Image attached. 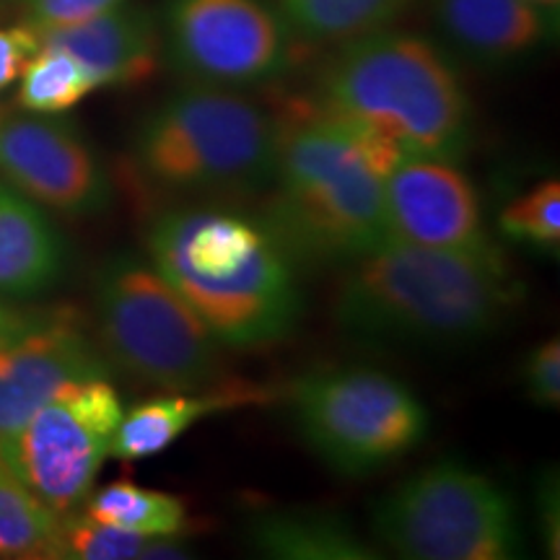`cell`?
<instances>
[{
    "label": "cell",
    "instance_id": "cell-1",
    "mask_svg": "<svg viewBox=\"0 0 560 560\" xmlns=\"http://www.w3.org/2000/svg\"><path fill=\"white\" fill-rule=\"evenodd\" d=\"M520 301L499 247L431 249L384 242L348 262L332 317L369 350H454L486 340Z\"/></svg>",
    "mask_w": 560,
    "mask_h": 560
},
{
    "label": "cell",
    "instance_id": "cell-2",
    "mask_svg": "<svg viewBox=\"0 0 560 560\" xmlns=\"http://www.w3.org/2000/svg\"><path fill=\"white\" fill-rule=\"evenodd\" d=\"M268 223L296 262H353L389 242L384 177L402 156L317 102L276 117Z\"/></svg>",
    "mask_w": 560,
    "mask_h": 560
},
{
    "label": "cell",
    "instance_id": "cell-3",
    "mask_svg": "<svg viewBox=\"0 0 560 560\" xmlns=\"http://www.w3.org/2000/svg\"><path fill=\"white\" fill-rule=\"evenodd\" d=\"M145 249L219 346H270L296 327V260L265 221L219 206L170 208Z\"/></svg>",
    "mask_w": 560,
    "mask_h": 560
},
{
    "label": "cell",
    "instance_id": "cell-4",
    "mask_svg": "<svg viewBox=\"0 0 560 560\" xmlns=\"http://www.w3.org/2000/svg\"><path fill=\"white\" fill-rule=\"evenodd\" d=\"M317 104L400 156L459 161L470 145L457 68L418 34L380 30L346 42L322 70Z\"/></svg>",
    "mask_w": 560,
    "mask_h": 560
},
{
    "label": "cell",
    "instance_id": "cell-5",
    "mask_svg": "<svg viewBox=\"0 0 560 560\" xmlns=\"http://www.w3.org/2000/svg\"><path fill=\"white\" fill-rule=\"evenodd\" d=\"M278 122L236 89L190 83L140 122L132 166L174 195H226L268 187Z\"/></svg>",
    "mask_w": 560,
    "mask_h": 560
},
{
    "label": "cell",
    "instance_id": "cell-6",
    "mask_svg": "<svg viewBox=\"0 0 560 560\" xmlns=\"http://www.w3.org/2000/svg\"><path fill=\"white\" fill-rule=\"evenodd\" d=\"M371 532L410 560H509L522 550L520 514L506 490L459 462H436L382 495Z\"/></svg>",
    "mask_w": 560,
    "mask_h": 560
},
{
    "label": "cell",
    "instance_id": "cell-7",
    "mask_svg": "<svg viewBox=\"0 0 560 560\" xmlns=\"http://www.w3.org/2000/svg\"><path fill=\"white\" fill-rule=\"evenodd\" d=\"M96 319L109 359L151 387L198 389L219 371V340L143 257L115 255L102 265Z\"/></svg>",
    "mask_w": 560,
    "mask_h": 560
},
{
    "label": "cell",
    "instance_id": "cell-8",
    "mask_svg": "<svg viewBox=\"0 0 560 560\" xmlns=\"http://www.w3.org/2000/svg\"><path fill=\"white\" fill-rule=\"evenodd\" d=\"M289 410L304 444L330 470L363 478L416 450L429 410L400 380L376 369H327L301 376Z\"/></svg>",
    "mask_w": 560,
    "mask_h": 560
},
{
    "label": "cell",
    "instance_id": "cell-9",
    "mask_svg": "<svg viewBox=\"0 0 560 560\" xmlns=\"http://www.w3.org/2000/svg\"><path fill=\"white\" fill-rule=\"evenodd\" d=\"M122 412L107 376L68 384L21 429L0 439V462L47 509L66 516L89 499Z\"/></svg>",
    "mask_w": 560,
    "mask_h": 560
},
{
    "label": "cell",
    "instance_id": "cell-10",
    "mask_svg": "<svg viewBox=\"0 0 560 560\" xmlns=\"http://www.w3.org/2000/svg\"><path fill=\"white\" fill-rule=\"evenodd\" d=\"M161 45L190 83L247 89L289 68L291 30L262 0H170Z\"/></svg>",
    "mask_w": 560,
    "mask_h": 560
},
{
    "label": "cell",
    "instance_id": "cell-11",
    "mask_svg": "<svg viewBox=\"0 0 560 560\" xmlns=\"http://www.w3.org/2000/svg\"><path fill=\"white\" fill-rule=\"evenodd\" d=\"M0 174L21 195L66 215H96L112 200L100 159L55 115L0 117Z\"/></svg>",
    "mask_w": 560,
    "mask_h": 560
},
{
    "label": "cell",
    "instance_id": "cell-12",
    "mask_svg": "<svg viewBox=\"0 0 560 560\" xmlns=\"http://www.w3.org/2000/svg\"><path fill=\"white\" fill-rule=\"evenodd\" d=\"M89 376H107V366L73 310L13 317L0 330V439L62 387Z\"/></svg>",
    "mask_w": 560,
    "mask_h": 560
},
{
    "label": "cell",
    "instance_id": "cell-13",
    "mask_svg": "<svg viewBox=\"0 0 560 560\" xmlns=\"http://www.w3.org/2000/svg\"><path fill=\"white\" fill-rule=\"evenodd\" d=\"M384 221L392 242L431 249L495 247L480 195L457 161L402 156L384 177Z\"/></svg>",
    "mask_w": 560,
    "mask_h": 560
},
{
    "label": "cell",
    "instance_id": "cell-14",
    "mask_svg": "<svg viewBox=\"0 0 560 560\" xmlns=\"http://www.w3.org/2000/svg\"><path fill=\"white\" fill-rule=\"evenodd\" d=\"M37 32V30H34ZM39 45L58 47L102 86H138L159 68L161 34L151 11L120 3L70 26L42 30Z\"/></svg>",
    "mask_w": 560,
    "mask_h": 560
},
{
    "label": "cell",
    "instance_id": "cell-15",
    "mask_svg": "<svg viewBox=\"0 0 560 560\" xmlns=\"http://www.w3.org/2000/svg\"><path fill=\"white\" fill-rule=\"evenodd\" d=\"M556 13L535 0H433V16L446 42L482 68L529 58L548 42Z\"/></svg>",
    "mask_w": 560,
    "mask_h": 560
},
{
    "label": "cell",
    "instance_id": "cell-16",
    "mask_svg": "<svg viewBox=\"0 0 560 560\" xmlns=\"http://www.w3.org/2000/svg\"><path fill=\"white\" fill-rule=\"evenodd\" d=\"M66 242L39 202L0 185V293L37 296L66 272Z\"/></svg>",
    "mask_w": 560,
    "mask_h": 560
},
{
    "label": "cell",
    "instance_id": "cell-17",
    "mask_svg": "<svg viewBox=\"0 0 560 560\" xmlns=\"http://www.w3.org/2000/svg\"><path fill=\"white\" fill-rule=\"evenodd\" d=\"M260 397V392H249L244 387L231 392H198V395L166 392V395L136 405L130 412H122L115 441H112V454L125 462L156 457L172 444H177L202 418L219 410L236 408V405L257 402Z\"/></svg>",
    "mask_w": 560,
    "mask_h": 560
},
{
    "label": "cell",
    "instance_id": "cell-18",
    "mask_svg": "<svg viewBox=\"0 0 560 560\" xmlns=\"http://www.w3.org/2000/svg\"><path fill=\"white\" fill-rule=\"evenodd\" d=\"M260 556L285 560H363L376 558L348 520L325 509H265L247 527Z\"/></svg>",
    "mask_w": 560,
    "mask_h": 560
},
{
    "label": "cell",
    "instance_id": "cell-19",
    "mask_svg": "<svg viewBox=\"0 0 560 560\" xmlns=\"http://www.w3.org/2000/svg\"><path fill=\"white\" fill-rule=\"evenodd\" d=\"M83 503H86L83 514L91 520L136 532V535L179 537L190 527L185 501L164 490L136 486L130 480L109 482L96 493H89Z\"/></svg>",
    "mask_w": 560,
    "mask_h": 560
},
{
    "label": "cell",
    "instance_id": "cell-20",
    "mask_svg": "<svg viewBox=\"0 0 560 560\" xmlns=\"http://www.w3.org/2000/svg\"><path fill=\"white\" fill-rule=\"evenodd\" d=\"M405 0H278L291 32L312 42H346L387 30Z\"/></svg>",
    "mask_w": 560,
    "mask_h": 560
},
{
    "label": "cell",
    "instance_id": "cell-21",
    "mask_svg": "<svg viewBox=\"0 0 560 560\" xmlns=\"http://www.w3.org/2000/svg\"><path fill=\"white\" fill-rule=\"evenodd\" d=\"M60 522L30 488L0 462V556L62 558Z\"/></svg>",
    "mask_w": 560,
    "mask_h": 560
},
{
    "label": "cell",
    "instance_id": "cell-22",
    "mask_svg": "<svg viewBox=\"0 0 560 560\" xmlns=\"http://www.w3.org/2000/svg\"><path fill=\"white\" fill-rule=\"evenodd\" d=\"M19 79L21 109L34 115H62L86 100L91 91H96L94 79L81 68L79 60L47 45H39Z\"/></svg>",
    "mask_w": 560,
    "mask_h": 560
},
{
    "label": "cell",
    "instance_id": "cell-23",
    "mask_svg": "<svg viewBox=\"0 0 560 560\" xmlns=\"http://www.w3.org/2000/svg\"><path fill=\"white\" fill-rule=\"evenodd\" d=\"M499 229L511 242L542 252L560 247V185L545 179L520 198H514L499 215Z\"/></svg>",
    "mask_w": 560,
    "mask_h": 560
},
{
    "label": "cell",
    "instance_id": "cell-24",
    "mask_svg": "<svg viewBox=\"0 0 560 560\" xmlns=\"http://www.w3.org/2000/svg\"><path fill=\"white\" fill-rule=\"evenodd\" d=\"M156 537L136 535V532L112 527L91 520L86 514L62 516L60 522V548L62 558L79 560H130L149 556L151 542Z\"/></svg>",
    "mask_w": 560,
    "mask_h": 560
},
{
    "label": "cell",
    "instance_id": "cell-25",
    "mask_svg": "<svg viewBox=\"0 0 560 560\" xmlns=\"http://www.w3.org/2000/svg\"><path fill=\"white\" fill-rule=\"evenodd\" d=\"M522 384L529 400L542 408H558L560 402V342L545 340L522 363Z\"/></svg>",
    "mask_w": 560,
    "mask_h": 560
},
{
    "label": "cell",
    "instance_id": "cell-26",
    "mask_svg": "<svg viewBox=\"0 0 560 560\" xmlns=\"http://www.w3.org/2000/svg\"><path fill=\"white\" fill-rule=\"evenodd\" d=\"M120 3L125 0H30V26L42 32L79 24Z\"/></svg>",
    "mask_w": 560,
    "mask_h": 560
},
{
    "label": "cell",
    "instance_id": "cell-27",
    "mask_svg": "<svg viewBox=\"0 0 560 560\" xmlns=\"http://www.w3.org/2000/svg\"><path fill=\"white\" fill-rule=\"evenodd\" d=\"M39 50V34L30 24L0 30V91L19 79L21 70Z\"/></svg>",
    "mask_w": 560,
    "mask_h": 560
},
{
    "label": "cell",
    "instance_id": "cell-28",
    "mask_svg": "<svg viewBox=\"0 0 560 560\" xmlns=\"http://www.w3.org/2000/svg\"><path fill=\"white\" fill-rule=\"evenodd\" d=\"M13 317H16V314L9 312L3 304H0V330H5V327H9L13 322Z\"/></svg>",
    "mask_w": 560,
    "mask_h": 560
},
{
    "label": "cell",
    "instance_id": "cell-29",
    "mask_svg": "<svg viewBox=\"0 0 560 560\" xmlns=\"http://www.w3.org/2000/svg\"><path fill=\"white\" fill-rule=\"evenodd\" d=\"M535 3H540V5H545V9H550V11H558L560 0H535Z\"/></svg>",
    "mask_w": 560,
    "mask_h": 560
}]
</instances>
